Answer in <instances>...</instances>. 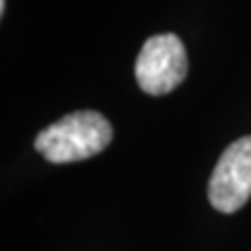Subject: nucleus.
<instances>
[{
	"instance_id": "f257e3e1",
	"label": "nucleus",
	"mask_w": 251,
	"mask_h": 251,
	"mask_svg": "<svg viewBox=\"0 0 251 251\" xmlns=\"http://www.w3.org/2000/svg\"><path fill=\"white\" fill-rule=\"evenodd\" d=\"M113 128L99 111H74L36 136V151L50 163H74L105 151Z\"/></svg>"
},
{
	"instance_id": "7ed1b4c3",
	"label": "nucleus",
	"mask_w": 251,
	"mask_h": 251,
	"mask_svg": "<svg viewBox=\"0 0 251 251\" xmlns=\"http://www.w3.org/2000/svg\"><path fill=\"white\" fill-rule=\"evenodd\" d=\"M209 203L222 214L239 211L251 197V136L226 147L209 178Z\"/></svg>"
},
{
	"instance_id": "20e7f679",
	"label": "nucleus",
	"mask_w": 251,
	"mask_h": 251,
	"mask_svg": "<svg viewBox=\"0 0 251 251\" xmlns=\"http://www.w3.org/2000/svg\"><path fill=\"white\" fill-rule=\"evenodd\" d=\"M4 9H6V0H0V15H4Z\"/></svg>"
},
{
	"instance_id": "f03ea898",
	"label": "nucleus",
	"mask_w": 251,
	"mask_h": 251,
	"mask_svg": "<svg viewBox=\"0 0 251 251\" xmlns=\"http://www.w3.org/2000/svg\"><path fill=\"white\" fill-rule=\"evenodd\" d=\"M188 59L182 40L176 34H157L143 44L134 74L136 82L147 94L161 97L182 84Z\"/></svg>"
}]
</instances>
